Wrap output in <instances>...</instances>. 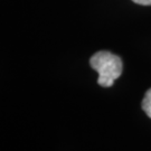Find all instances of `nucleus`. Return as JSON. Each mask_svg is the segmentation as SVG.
<instances>
[{"label": "nucleus", "mask_w": 151, "mask_h": 151, "mask_svg": "<svg viewBox=\"0 0 151 151\" xmlns=\"http://www.w3.org/2000/svg\"><path fill=\"white\" fill-rule=\"evenodd\" d=\"M91 67L99 74L97 83L103 87H110L122 74V60L119 56L106 50H101L90 60Z\"/></svg>", "instance_id": "nucleus-1"}, {"label": "nucleus", "mask_w": 151, "mask_h": 151, "mask_svg": "<svg viewBox=\"0 0 151 151\" xmlns=\"http://www.w3.org/2000/svg\"><path fill=\"white\" fill-rule=\"evenodd\" d=\"M141 106H142V110L145 111V113L151 119V88H149V90L146 92L145 97H143V100H142Z\"/></svg>", "instance_id": "nucleus-2"}, {"label": "nucleus", "mask_w": 151, "mask_h": 151, "mask_svg": "<svg viewBox=\"0 0 151 151\" xmlns=\"http://www.w3.org/2000/svg\"><path fill=\"white\" fill-rule=\"evenodd\" d=\"M133 2L142 6H151V0H132Z\"/></svg>", "instance_id": "nucleus-3"}]
</instances>
